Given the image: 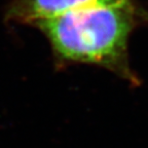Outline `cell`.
I'll use <instances>...</instances> for the list:
<instances>
[{"label":"cell","mask_w":148,"mask_h":148,"mask_svg":"<svg viewBox=\"0 0 148 148\" xmlns=\"http://www.w3.org/2000/svg\"><path fill=\"white\" fill-rule=\"evenodd\" d=\"M133 0H14L7 9L8 21L33 25L75 9L96 4H119Z\"/></svg>","instance_id":"7a4b0ae2"},{"label":"cell","mask_w":148,"mask_h":148,"mask_svg":"<svg viewBox=\"0 0 148 148\" xmlns=\"http://www.w3.org/2000/svg\"><path fill=\"white\" fill-rule=\"evenodd\" d=\"M147 20L148 12L133 0L90 5L34 26L46 36L59 60L101 66L135 82L127 45L135 28Z\"/></svg>","instance_id":"6da1fadb"}]
</instances>
